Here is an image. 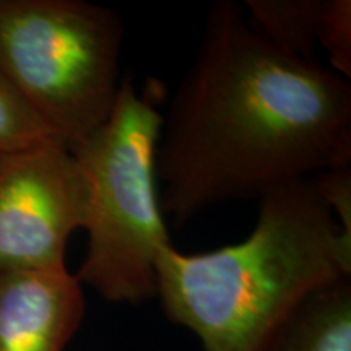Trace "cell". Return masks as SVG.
<instances>
[{
    "label": "cell",
    "instance_id": "cell-1",
    "mask_svg": "<svg viewBox=\"0 0 351 351\" xmlns=\"http://www.w3.org/2000/svg\"><path fill=\"white\" fill-rule=\"evenodd\" d=\"M351 163V82L270 44L234 2H215L158 142L165 217L186 225L232 200Z\"/></svg>",
    "mask_w": 351,
    "mask_h": 351
},
{
    "label": "cell",
    "instance_id": "cell-2",
    "mask_svg": "<svg viewBox=\"0 0 351 351\" xmlns=\"http://www.w3.org/2000/svg\"><path fill=\"white\" fill-rule=\"evenodd\" d=\"M247 238L210 252L174 245L158 258L156 298L204 351H265L306 298L351 278V239L313 179L263 195Z\"/></svg>",
    "mask_w": 351,
    "mask_h": 351
},
{
    "label": "cell",
    "instance_id": "cell-3",
    "mask_svg": "<svg viewBox=\"0 0 351 351\" xmlns=\"http://www.w3.org/2000/svg\"><path fill=\"white\" fill-rule=\"evenodd\" d=\"M153 85L142 91L122 78L103 125L69 148L90 182L88 245L77 270L83 288L108 302L142 304L156 298L158 258L173 245L158 186L163 114Z\"/></svg>",
    "mask_w": 351,
    "mask_h": 351
},
{
    "label": "cell",
    "instance_id": "cell-4",
    "mask_svg": "<svg viewBox=\"0 0 351 351\" xmlns=\"http://www.w3.org/2000/svg\"><path fill=\"white\" fill-rule=\"evenodd\" d=\"M124 23L86 0H0V73L67 148L112 111Z\"/></svg>",
    "mask_w": 351,
    "mask_h": 351
},
{
    "label": "cell",
    "instance_id": "cell-5",
    "mask_svg": "<svg viewBox=\"0 0 351 351\" xmlns=\"http://www.w3.org/2000/svg\"><path fill=\"white\" fill-rule=\"evenodd\" d=\"M90 182L64 143L0 155V271L67 269L70 236L85 230Z\"/></svg>",
    "mask_w": 351,
    "mask_h": 351
},
{
    "label": "cell",
    "instance_id": "cell-6",
    "mask_svg": "<svg viewBox=\"0 0 351 351\" xmlns=\"http://www.w3.org/2000/svg\"><path fill=\"white\" fill-rule=\"evenodd\" d=\"M85 315L69 269L0 271V351H65Z\"/></svg>",
    "mask_w": 351,
    "mask_h": 351
},
{
    "label": "cell",
    "instance_id": "cell-7",
    "mask_svg": "<svg viewBox=\"0 0 351 351\" xmlns=\"http://www.w3.org/2000/svg\"><path fill=\"white\" fill-rule=\"evenodd\" d=\"M265 351H351V278L306 298Z\"/></svg>",
    "mask_w": 351,
    "mask_h": 351
},
{
    "label": "cell",
    "instance_id": "cell-8",
    "mask_svg": "<svg viewBox=\"0 0 351 351\" xmlns=\"http://www.w3.org/2000/svg\"><path fill=\"white\" fill-rule=\"evenodd\" d=\"M247 21L280 51L315 59L326 0H247Z\"/></svg>",
    "mask_w": 351,
    "mask_h": 351
},
{
    "label": "cell",
    "instance_id": "cell-9",
    "mask_svg": "<svg viewBox=\"0 0 351 351\" xmlns=\"http://www.w3.org/2000/svg\"><path fill=\"white\" fill-rule=\"evenodd\" d=\"M52 140L46 122L0 73V155Z\"/></svg>",
    "mask_w": 351,
    "mask_h": 351
},
{
    "label": "cell",
    "instance_id": "cell-10",
    "mask_svg": "<svg viewBox=\"0 0 351 351\" xmlns=\"http://www.w3.org/2000/svg\"><path fill=\"white\" fill-rule=\"evenodd\" d=\"M319 47L327 52L330 69L351 78V2L326 0Z\"/></svg>",
    "mask_w": 351,
    "mask_h": 351
},
{
    "label": "cell",
    "instance_id": "cell-11",
    "mask_svg": "<svg viewBox=\"0 0 351 351\" xmlns=\"http://www.w3.org/2000/svg\"><path fill=\"white\" fill-rule=\"evenodd\" d=\"M311 179L340 231L351 239V163L324 169Z\"/></svg>",
    "mask_w": 351,
    "mask_h": 351
}]
</instances>
